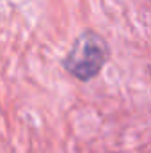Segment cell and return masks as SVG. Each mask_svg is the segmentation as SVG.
<instances>
[{"instance_id":"6da1fadb","label":"cell","mask_w":151,"mask_h":153,"mask_svg":"<svg viewBox=\"0 0 151 153\" xmlns=\"http://www.w3.org/2000/svg\"><path fill=\"white\" fill-rule=\"evenodd\" d=\"M110 57L109 43L94 30H84L62 59V68L76 80L87 82L100 75Z\"/></svg>"},{"instance_id":"7a4b0ae2","label":"cell","mask_w":151,"mask_h":153,"mask_svg":"<svg viewBox=\"0 0 151 153\" xmlns=\"http://www.w3.org/2000/svg\"><path fill=\"white\" fill-rule=\"evenodd\" d=\"M150 71H151V66H150Z\"/></svg>"}]
</instances>
